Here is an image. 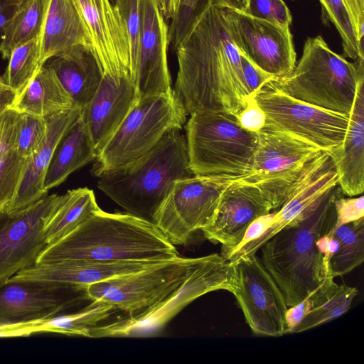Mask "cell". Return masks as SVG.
Here are the masks:
<instances>
[{"label":"cell","mask_w":364,"mask_h":364,"mask_svg":"<svg viewBox=\"0 0 364 364\" xmlns=\"http://www.w3.org/2000/svg\"><path fill=\"white\" fill-rule=\"evenodd\" d=\"M175 50L174 91L188 114L225 112L237 116L243 109L252 95L223 9L208 7Z\"/></svg>","instance_id":"obj_1"},{"label":"cell","mask_w":364,"mask_h":364,"mask_svg":"<svg viewBox=\"0 0 364 364\" xmlns=\"http://www.w3.org/2000/svg\"><path fill=\"white\" fill-rule=\"evenodd\" d=\"M178 257L175 245L154 223L128 213H110L100 208L64 237L48 245L36 262H164Z\"/></svg>","instance_id":"obj_2"},{"label":"cell","mask_w":364,"mask_h":364,"mask_svg":"<svg viewBox=\"0 0 364 364\" xmlns=\"http://www.w3.org/2000/svg\"><path fill=\"white\" fill-rule=\"evenodd\" d=\"M341 194L338 184L313 210L287 225L259 248L262 262L288 307L308 298L332 277L330 259L321 252L316 242L334 229L335 202Z\"/></svg>","instance_id":"obj_3"},{"label":"cell","mask_w":364,"mask_h":364,"mask_svg":"<svg viewBox=\"0 0 364 364\" xmlns=\"http://www.w3.org/2000/svg\"><path fill=\"white\" fill-rule=\"evenodd\" d=\"M193 175L186 137L176 129L142 156L99 176L97 187L127 213L154 223L174 182Z\"/></svg>","instance_id":"obj_4"},{"label":"cell","mask_w":364,"mask_h":364,"mask_svg":"<svg viewBox=\"0 0 364 364\" xmlns=\"http://www.w3.org/2000/svg\"><path fill=\"white\" fill-rule=\"evenodd\" d=\"M363 78L364 61L347 60L318 35L307 38L301 57L291 74L270 82L299 100L350 115L358 83Z\"/></svg>","instance_id":"obj_5"},{"label":"cell","mask_w":364,"mask_h":364,"mask_svg":"<svg viewBox=\"0 0 364 364\" xmlns=\"http://www.w3.org/2000/svg\"><path fill=\"white\" fill-rule=\"evenodd\" d=\"M186 124L191 168L194 175L240 176L252 169L257 135L225 112L190 114Z\"/></svg>","instance_id":"obj_6"},{"label":"cell","mask_w":364,"mask_h":364,"mask_svg":"<svg viewBox=\"0 0 364 364\" xmlns=\"http://www.w3.org/2000/svg\"><path fill=\"white\" fill-rule=\"evenodd\" d=\"M187 114L174 90L139 98L99 151L92 173L98 177L142 156L166 133L181 129Z\"/></svg>","instance_id":"obj_7"},{"label":"cell","mask_w":364,"mask_h":364,"mask_svg":"<svg viewBox=\"0 0 364 364\" xmlns=\"http://www.w3.org/2000/svg\"><path fill=\"white\" fill-rule=\"evenodd\" d=\"M222 289L232 292V265L220 254L208 255L205 261L180 288L142 311L123 314L94 328L90 332V338L138 337L155 334L194 299Z\"/></svg>","instance_id":"obj_8"},{"label":"cell","mask_w":364,"mask_h":364,"mask_svg":"<svg viewBox=\"0 0 364 364\" xmlns=\"http://www.w3.org/2000/svg\"><path fill=\"white\" fill-rule=\"evenodd\" d=\"M252 97L265 114L263 128L293 134L328 154L342 145L349 115L294 98L278 89L270 80Z\"/></svg>","instance_id":"obj_9"},{"label":"cell","mask_w":364,"mask_h":364,"mask_svg":"<svg viewBox=\"0 0 364 364\" xmlns=\"http://www.w3.org/2000/svg\"><path fill=\"white\" fill-rule=\"evenodd\" d=\"M178 257L129 274L86 287L90 301H102L124 314L142 311L180 288L206 259Z\"/></svg>","instance_id":"obj_10"},{"label":"cell","mask_w":364,"mask_h":364,"mask_svg":"<svg viewBox=\"0 0 364 364\" xmlns=\"http://www.w3.org/2000/svg\"><path fill=\"white\" fill-rule=\"evenodd\" d=\"M221 175H193L176 181L157 210L154 224L173 245H185L213 221L224 190Z\"/></svg>","instance_id":"obj_11"},{"label":"cell","mask_w":364,"mask_h":364,"mask_svg":"<svg viewBox=\"0 0 364 364\" xmlns=\"http://www.w3.org/2000/svg\"><path fill=\"white\" fill-rule=\"evenodd\" d=\"M232 264L233 294L246 323L257 335L278 337L287 333L284 295L256 254Z\"/></svg>","instance_id":"obj_12"},{"label":"cell","mask_w":364,"mask_h":364,"mask_svg":"<svg viewBox=\"0 0 364 364\" xmlns=\"http://www.w3.org/2000/svg\"><path fill=\"white\" fill-rule=\"evenodd\" d=\"M90 301L86 287L14 280L0 282V331L48 319Z\"/></svg>","instance_id":"obj_13"},{"label":"cell","mask_w":364,"mask_h":364,"mask_svg":"<svg viewBox=\"0 0 364 364\" xmlns=\"http://www.w3.org/2000/svg\"><path fill=\"white\" fill-rule=\"evenodd\" d=\"M58 195H46L23 208L0 212V282L36 263L47 247L45 227Z\"/></svg>","instance_id":"obj_14"},{"label":"cell","mask_w":364,"mask_h":364,"mask_svg":"<svg viewBox=\"0 0 364 364\" xmlns=\"http://www.w3.org/2000/svg\"><path fill=\"white\" fill-rule=\"evenodd\" d=\"M231 37L239 52L274 78L291 74L296 63L290 27L223 9Z\"/></svg>","instance_id":"obj_15"},{"label":"cell","mask_w":364,"mask_h":364,"mask_svg":"<svg viewBox=\"0 0 364 364\" xmlns=\"http://www.w3.org/2000/svg\"><path fill=\"white\" fill-rule=\"evenodd\" d=\"M338 179L331 156L322 151L309 162L284 203L274 210V217L268 230L257 240L230 255L226 260L232 263L242 257L255 255L275 234L313 210L338 185Z\"/></svg>","instance_id":"obj_16"},{"label":"cell","mask_w":364,"mask_h":364,"mask_svg":"<svg viewBox=\"0 0 364 364\" xmlns=\"http://www.w3.org/2000/svg\"><path fill=\"white\" fill-rule=\"evenodd\" d=\"M78 12L102 73H133L124 20L110 0H71ZM136 79V77H135Z\"/></svg>","instance_id":"obj_17"},{"label":"cell","mask_w":364,"mask_h":364,"mask_svg":"<svg viewBox=\"0 0 364 364\" xmlns=\"http://www.w3.org/2000/svg\"><path fill=\"white\" fill-rule=\"evenodd\" d=\"M223 178L228 186L222 193L212 223L203 228V236L222 245L223 257L241 242L247 227L257 218L273 210L272 205L255 185Z\"/></svg>","instance_id":"obj_18"},{"label":"cell","mask_w":364,"mask_h":364,"mask_svg":"<svg viewBox=\"0 0 364 364\" xmlns=\"http://www.w3.org/2000/svg\"><path fill=\"white\" fill-rule=\"evenodd\" d=\"M141 38L136 66L139 98L172 91L168 66V28L157 0H141Z\"/></svg>","instance_id":"obj_19"},{"label":"cell","mask_w":364,"mask_h":364,"mask_svg":"<svg viewBox=\"0 0 364 364\" xmlns=\"http://www.w3.org/2000/svg\"><path fill=\"white\" fill-rule=\"evenodd\" d=\"M164 262L94 260L41 262L19 271L11 279L54 282L86 287L110 278L141 271Z\"/></svg>","instance_id":"obj_20"},{"label":"cell","mask_w":364,"mask_h":364,"mask_svg":"<svg viewBox=\"0 0 364 364\" xmlns=\"http://www.w3.org/2000/svg\"><path fill=\"white\" fill-rule=\"evenodd\" d=\"M343 195L356 196L364 191V78L358 83L344 141L330 154Z\"/></svg>","instance_id":"obj_21"},{"label":"cell","mask_w":364,"mask_h":364,"mask_svg":"<svg viewBox=\"0 0 364 364\" xmlns=\"http://www.w3.org/2000/svg\"><path fill=\"white\" fill-rule=\"evenodd\" d=\"M81 109L75 107L46 117L47 135L38 150L29 159L21 182L11 205L6 210H17L47 195L43 183L55 148L65 132L80 117Z\"/></svg>","instance_id":"obj_22"},{"label":"cell","mask_w":364,"mask_h":364,"mask_svg":"<svg viewBox=\"0 0 364 364\" xmlns=\"http://www.w3.org/2000/svg\"><path fill=\"white\" fill-rule=\"evenodd\" d=\"M255 133L257 146L251 171L284 173L306 164L323 151L310 142L282 131L262 128Z\"/></svg>","instance_id":"obj_23"},{"label":"cell","mask_w":364,"mask_h":364,"mask_svg":"<svg viewBox=\"0 0 364 364\" xmlns=\"http://www.w3.org/2000/svg\"><path fill=\"white\" fill-rule=\"evenodd\" d=\"M81 109L92 100L100 85L102 72L91 48L74 46L46 61Z\"/></svg>","instance_id":"obj_24"},{"label":"cell","mask_w":364,"mask_h":364,"mask_svg":"<svg viewBox=\"0 0 364 364\" xmlns=\"http://www.w3.org/2000/svg\"><path fill=\"white\" fill-rule=\"evenodd\" d=\"M119 311L102 301H90L73 313L62 314L48 319L31 322L0 331V337L27 336L39 332H54L68 336L90 338L91 331L108 321Z\"/></svg>","instance_id":"obj_25"},{"label":"cell","mask_w":364,"mask_h":364,"mask_svg":"<svg viewBox=\"0 0 364 364\" xmlns=\"http://www.w3.org/2000/svg\"><path fill=\"white\" fill-rule=\"evenodd\" d=\"M97 155L91 135L80 117L55 148L44 179L45 190L59 186L73 172L95 161Z\"/></svg>","instance_id":"obj_26"},{"label":"cell","mask_w":364,"mask_h":364,"mask_svg":"<svg viewBox=\"0 0 364 364\" xmlns=\"http://www.w3.org/2000/svg\"><path fill=\"white\" fill-rule=\"evenodd\" d=\"M79 45L91 48L73 3L71 0H50L41 35L43 63Z\"/></svg>","instance_id":"obj_27"},{"label":"cell","mask_w":364,"mask_h":364,"mask_svg":"<svg viewBox=\"0 0 364 364\" xmlns=\"http://www.w3.org/2000/svg\"><path fill=\"white\" fill-rule=\"evenodd\" d=\"M75 107L55 73L43 65L10 108L46 118Z\"/></svg>","instance_id":"obj_28"},{"label":"cell","mask_w":364,"mask_h":364,"mask_svg":"<svg viewBox=\"0 0 364 364\" xmlns=\"http://www.w3.org/2000/svg\"><path fill=\"white\" fill-rule=\"evenodd\" d=\"M20 117L21 113L11 108L0 116V212L14 201L29 159L16 150Z\"/></svg>","instance_id":"obj_29"},{"label":"cell","mask_w":364,"mask_h":364,"mask_svg":"<svg viewBox=\"0 0 364 364\" xmlns=\"http://www.w3.org/2000/svg\"><path fill=\"white\" fill-rule=\"evenodd\" d=\"M100 208L93 191L86 187L59 196L45 227L48 245L64 237Z\"/></svg>","instance_id":"obj_30"},{"label":"cell","mask_w":364,"mask_h":364,"mask_svg":"<svg viewBox=\"0 0 364 364\" xmlns=\"http://www.w3.org/2000/svg\"><path fill=\"white\" fill-rule=\"evenodd\" d=\"M333 277L324 282L309 296L311 307L293 333H301L336 319L350 308L359 291L346 284L338 285Z\"/></svg>","instance_id":"obj_31"},{"label":"cell","mask_w":364,"mask_h":364,"mask_svg":"<svg viewBox=\"0 0 364 364\" xmlns=\"http://www.w3.org/2000/svg\"><path fill=\"white\" fill-rule=\"evenodd\" d=\"M50 0H25L7 26L0 45L3 59L9 60L13 50L42 35Z\"/></svg>","instance_id":"obj_32"},{"label":"cell","mask_w":364,"mask_h":364,"mask_svg":"<svg viewBox=\"0 0 364 364\" xmlns=\"http://www.w3.org/2000/svg\"><path fill=\"white\" fill-rule=\"evenodd\" d=\"M338 249L330 258L333 277L349 273L364 260V218L344 225L332 231Z\"/></svg>","instance_id":"obj_33"},{"label":"cell","mask_w":364,"mask_h":364,"mask_svg":"<svg viewBox=\"0 0 364 364\" xmlns=\"http://www.w3.org/2000/svg\"><path fill=\"white\" fill-rule=\"evenodd\" d=\"M43 65L41 35L13 50L1 80L19 94Z\"/></svg>","instance_id":"obj_34"},{"label":"cell","mask_w":364,"mask_h":364,"mask_svg":"<svg viewBox=\"0 0 364 364\" xmlns=\"http://www.w3.org/2000/svg\"><path fill=\"white\" fill-rule=\"evenodd\" d=\"M324 18L333 24L342 41L343 55L353 62L364 61L363 45L358 40L343 0H319Z\"/></svg>","instance_id":"obj_35"},{"label":"cell","mask_w":364,"mask_h":364,"mask_svg":"<svg viewBox=\"0 0 364 364\" xmlns=\"http://www.w3.org/2000/svg\"><path fill=\"white\" fill-rule=\"evenodd\" d=\"M46 118L21 113L16 139V150L19 156L28 159L41 146L47 135Z\"/></svg>","instance_id":"obj_36"},{"label":"cell","mask_w":364,"mask_h":364,"mask_svg":"<svg viewBox=\"0 0 364 364\" xmlns=\"http://www.w3.org/2000/svg\"><path fill=\"white\" fill-rule=\"evenodd\" d=\"M209 6L210 0H178L176 14L168 27V42L175 50Z\"/></svg>","instance_id":"obj_37"},{"label":"cell","mask_w":364,"mask_h":364,"mask_svg":"<svg viewBox=\"0 0 364 364\" xmlns=\"http://www.w3.org/2000/svg\"><path fill=\"white\" fill-rule=\"evenodd\" d=\"M141 0H117L127 31L131 63L136 77V66L141 38Z\"/></svg>","instance_id":"obj_38"},{"label":"cell","mask_w":364,"mask_h":364,"mask_svg":"<svg viewBox=\"0 0 364 364\" xmlns=\"http://www.w3.org/2000/svg\"><path fill=\"white\" fill-rule=\"evenodd\" d=\"M245 13L271 23L290 27L292 16L283 0H248Z\"/></svg>","instance_id":"obj_39"},{"label":"cell","mask_w":364,"mask_h":364,"mask_svg":"<svg viewBox=\"0 0 364 364\" xmlns=\"http://www.w3.org/2000/svg\"><path fill=\"white\" fill-rule=\"evenodd\" d=\"M340 195L336 200V228L364 218V197L344 198Z\"/></svg>","instance_id":"obj_40"},{"label":"cell","mask_w":364,"mask_h":364,"mask_svg":"<svg viewBox=\"0 0 364 364\" xmlns=\"http://www.w3.org/2000/svg\"><path fill=\"white\" fill-rule=\"evenodd\" d=\"M237 118L243 128L252 132L261 130L264 127L266 120L264 112L252 97L247 100Z\"/></svg>","instance_id":"obj_41"},{"label":"cell","mask_w":364,"mask_h":364,"mask_svg":"<svg viewBox=\"0 0 364 364\" xmlns=\"http://www.w3.org/2000/svg\"><path fill=\"white\" fill-rule=\"evenodd\" d=\"M240 54L243 76L252 96L264 84L274 77L259 70L243 54Z\"/></svg>","instance_id":"obj_42"},{"label":"cell","mask_w":364,"mask_h":364,"mask_svg":"<svg viewBox=\"0 0 364 364\" xmlns=\"http://www.w3.org/2000/svg\"><path fill=\"white\" fill-rule=\"evenodd\" d=\"M274 214L275 212L273 211L253 220L247 227L240 244L223 257L226 259L230 255L238 250L250 242L257 240L263 235L272 225Z\"/></svg>","instance_id":"obj_43"},{"label":"cell","mask_w":364,"mask_h":364,"mask_svg":"<svg viewBox=\"0 0 364 364\" xmlns=\"http://www.w3.org/2000/svg\"><path fill=\"white\" fill-rule=\"evenodd\" d=\"M350 16L358 40L363 45L364 0H343Z\"/></svg>","instance_id":"obj_44"},{"label":"cell","mask_w":364,"mask_h":364,"mask_svg":"<svg viewBox=\"0 0 364 364\" xmlns=\"http://www.w3.org/2000/svg\"><path fill=\"white\" fill-rule=\"evenodd\" d=\"M311 307V304L309 297L295 306L288 307L286 312L287 333H293Z\"/></svg>","instance_id":"obj_45"},{"label":"cell","mask_w":364,"mask_h":364,"mask_svg":"<svg viewBox=\"0 0 364 364\" xmlns=\"http://www.w3.org/2000/svg\"><path fill=\"white\" fill-rule=\"evenodd\" d=\"M25 0H0V45L4 33Z\"/></svg>","instance_id":"obj_46"},{"label":"cell","mask_w":364,"mask_h":364,"mask_svg":"<svg viewBox=\"0 0 364 364\" xmlns=\"http://www.w3.org/2000/svg\"><path fill=\"white\" fill-rule=\"evenodd\" d=\"M17 92L6 86L0 77V116L14 104Z\"/></svg>","instance_id":"obj_47"},{"label":"cell","mask_w":364,"mask_h":364,"mask_svg":"<svg viewBox=\"0 0 364 364\" xmlns=\"http://www.w3.org/2000/svg\"><path fill=\"white\" fill-rule=\"evenodd\" d=\"M248 0H210V6L220 8L245 11Z\"/></svg>","instance_id":"obj_48"},{"label":"cell","mask_w":364,"mask_h":364,"mask_svg":"<svg viewBox=\"0 0 364 364\" xmlns=\"http://www.w3.org/2000/svg\"><path fill=\"white\" fill-rule=\"evenodd\" d=\"M157 1L165 20L171 21L177 10V0H157Z\"/></svg>","instance_id":"obj_49"},{"label":"cell","mask_w":364,"mask_h":364,"mask_svg":"<svg viewBox=\"0 0 364 364\" xmlns=\"http://www.w3.org/2000/svg\"><path fill=\"white\" fill-rule=\"evenodd\" d=\"M112 1V3L114 5H116V3H117V0H110Z\"/></svg>","instance_id":"obj_50"},{"label":"cell","mask_w":364,"mask_h":364,"mask_svg":"<svg viewBox=\"0 0 364 364\" xmlns=\"http://www.w3.org/2000/svg\"><path fill=\"white\" fill-rule=\"evenodd\" d=\"M177 1L178 2V0H177Z\"/></svg>","instance_id":"obj_51"}]
</instances>
